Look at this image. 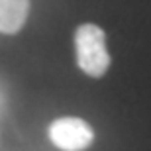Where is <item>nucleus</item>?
<instances>
[{"label":"nucleus","instance_id":"nucleus-2","mask_svg":"<svg viewBox=\"0 0 151 151\" xmlns=\"http://www.w3.org/2000/svg\"><path fill=\"white\" fill-rule=\"evenodd\" d=\"M49 139L61 151H86L94 143V129L86 120L75 116L57 118L49 124Z\"/></svg>","mask_w":151,"mask_h":151},{"label":"nucleus","instance_id":"nucleus-1","mask_svg":"<svg viewBox=\"0 0 151 151\" xmlns=\"http://www.w3.org/2000/svg\"><path fill=\"white\" fill-rule=\"evenodd\" d=\"M77 65L84 75L100 78L108 73L112 57L106 47V34L96 24H81L73 35Z\"/></svg>","mask_w":151,"mask_h":151},{"label":"nucleus","instance_id":"nucleus-3","mask_svg":"<svg viewBox=\"0 0 151 151\" xmlns=\"http://www.w3.org/2000/svg\"><path fill=\"white\" fill-rule=\"evenodd\" d=\"M29 8V0H0V34H18L28 22Z\"/></svg>","mask_w":151,"mask_h":151}]
</instances>
